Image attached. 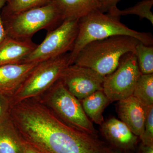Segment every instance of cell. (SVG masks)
Wrapping results in <instances>:
<instances>
[{
  "instance_id": "6da1fadb",
  "label": "cell",
  "mask_w": 153,
  "mask_h": 153,
  "mask_svg": "<svg viewBox=\"0 0 153 153\" xmlns=\"http://www.w3.org/2000/svg\"><path fill=\"white\" fill-rule=\"evenodd\" d=\"M10 117L26 143L41 153H109L104 143L60 120L38 98L11 105Z\"/></svg>"
},
{
  "instance_id": "7a4b0ae2",
  "label": "cell",
  "mask_w": 153,
  "mask_h": 153,
  "mask_svg": "<svg viewBox=\"0 0 153 153\" xmlns=\"http://www.w3.org/2000/svg\"><path fill=\"white\" fill-rule=\"evenodd\" d=\"M117 36L134 37L147 46L153 44V36L150 33L132 30L121 23L119 18L96 11L78 21L77 37L73 50L69 53L70 64H73L79 51L88 43Z\"/></svg>"
},
{
  "instance_id": "3957f363",
  "label": "cell",
  "mask_w": 153,
  "mask_h": 153,
  "mask_svg": "<svg viewBox=\"0 0 153 153\" xmlns=\"http://www.w3.org/2000/svg\"><path fill=\"white\" fill-rule=\"evenodd\" d=\"M140 42L136 38L126 36L92 41L79 51L73 64L91 68L105 76L117 68L124 55L134 53Z\"/></svg>"
},
{
  "instance_id": "277c9868",
  "label": "cell",
  "mask_w": 153,
  "mask_h": 153,
  "mask_svg": "<svg viewBox=\"0 0 153 153\" xmlns=\"http://www.w3.org/2000/svg\"><path fill=\"white\" fill-rule=\"evenodd\" d=\"M1 15L7 36L21 41L31 40L40 30H54L64 21L54 0L20 13Z\"/></svg>"
},
{
  "instance_id": "5b68a950",
  "label": "cell",
  "mask_w": 153,
  "mask_h": 153,
  "mask_svg": "<svg viewBox=\"0 0 153 153\" xmlns=\"http://www.w3.org/2000/svg\"><path fill=\"white\" fill-rule=\"evenodd\" d=\"M37 98L66 124L97 136L93 123L85 114L80 101L68 91L60 80Z\"/></svg>"
},
{
  "instance_id": "8992f818",
  "label": "cell",
  "mask_w": 153,
  "mask_h": 153,
  "mask_svg": "<svg viewBox=\"0 0 153 153\" xmlns=\"http://www.w3.org/2000/svg\"><path fill=\"white\" fill-rule=\"evenodd\" d=\"M70 65L69 53L38 63L10 97L11 105L40 97L60 79Z\"/></svg>"
},
{
  "instance_id": "52a82bcc",
  "label": "cell",
  "mask_w": 153,
  "mask_h": 153,
  "mask_svg": "<svg viewBox=\"0 0 153 153\" xmlns=\"http://www.w3.org/2000/svg\"><path fill=\"white\" fill-rule=\"evenodd\" d=\"M78 21L65 19L57 27L48 32L43 41L23 63H40L71 52L78 34Z\"/></svg>"
},
{
  "instance_id": "ba28073f",
  "label": "cell",
  "mask_w": 153,
  "mask_h": 153,
  "mask_svg": "<svg viewBox=\"0 0 153 153\" xmlns=\"http://www.w3.org/2000/svg\"><path fill=\"white\" fill-rule=\"evenodd\" d=\"M141 74L134 53H127L114 71L105 76L103 92L111 102L127 98L132 95Z\"/></svg>"
},
{
  "instance_id": "9c48e42d",
  "label": "cell",
  "mask_w": 153,
  "mask_h": 153,
  "mask_svg": "<svg viewBox=\"0 0 153 153\" xmlns=\"http://www.w3.org/2000/svg\"><path fill=\"white\" fill-rule=\"evenodd\" d=\"M105 77L91 68L72 64L65 68L59 80L81 101L95 91L103 90Z\"/></svg>"
},
{
  "instance_id": "30bf717a",
  "label": "cell",
  "mask_w": 153,
  "mask_h": 153,
  "mask_svg": "<svg viewBox=\"0 0 153 153\" xmlns=\"http://www.w3.org/2000/svg\"><path fill=\"white\" fill-rule=\"evenodd\" d=\"M118 102L117 114L120 120L133 133L140 137L143 132L147 106L133 95Z\"/></svg>"
},
{
  "instance_id": "8fae6325",
  "label": "cell",
  "mask_w": 153,
  "mask_h": 153,
  "mask_svg": "<svg viewBox=\"0 0 153 153\" xmlns=\"http://www.w3.org/2000/svg\"><path fill=\"white\" fill-rule=\"evenodd\" d=\"M39 63L0 66V92L11 97Z\"/></svg>"
},
{
  "instance_id": "7c38bea8",
  "label": "cell",
  "mask_w": 153,
  "mask_h": 153,
  "mask_svg": "<svg viewBox=\"0 0 153 153\" xmlns=\"http://www.w3.org/2000/svg\"><path fill=\"white\" fill-rule=\"evenodd\" d=\"M100 126L101 131L105 137L117 148L131 149L136 145L138 137L120 120L111 118Z\"/></svg>"
},
{
  "instance_id": "4fadbf2b",
  "label": "cell",
  "mask_w": 153,
  "mask_h": 153,
  "mask_svg": "<svg viewBox=\"0 0 153 153\" xmlns=\"http://www.w3.org/2000/svg\"><path fill=\"white\" fill-rule=\"evenodd\" d=\"M37 46L32 39L21 41L7 36L0 44V66L23 63Z\"/></svg>"
},
{
  "instance_id": "5bb4252c",
  "label": "cell",
  "mask_w": 153,
  "mask_h": 153,
  "mask_svg": "<svg viewBox=\"0 0 153 153\" xmlns=\"http://www.w3.org/2000/svg\"><path fill=\"white\" fill-rule=\"evenodd\" d=\"M26 146L8 115L0 121V153H25Z\"/></svg>"
},
{
  "instance_id": "9a60e30c",
  "label": "cell",
  "mask_w": 153,
  "mask_h": 153,
  "mask_svg": "<svg viewBox=\"0 0 153 153\" xmlns=\"http://www.w3.org/2000/svg\"><path fill=\"white\" fill-rule=\"evenodd\" d=\"M63 19L79 20L94 12L101 11L98 0H54Z\"/></svg>"
},
{
  "instance_id": "2e32d148",
  "label": "cell",
  "mask_w": 153,
  "mask_h": 153,
  "mask_svg": "<svg viewBox=\"0 0 153 153\" xmlns=\"http://www.w3.org/2000/svg\"><path fill=\"white\" fill-rule=\"evenodd\" d=\"M83 110L91 122L101 125L104 121L103 114L104 109L111 102L103 90H99L81 100Z\"/></svg>"
},
{
  "instance_id": "e0dca14e",
  "label": "cell",
  "mask_w": 153,
  "mask_h": 153,
  "mask_svg": "<svg viewBox=\"0 0 153 153\" xmlns=\"http://www.w3.org/2000/svg\"><path fill=\"white\" fill-rule=\"evenodd\" d=\"M153 5V0H143L133 7L123 10L118 9L117 6L112 7L108 13L111 16L120 18L126 15H136L140 19H147L153 25V14L151 11Z\"/></svg>"
},
{
  "instance_id": "ac0fdd59",
  "label": "cell",
  "mask_w": 153,
  "mask_h": 153,
  "mask_svg": "<svg viewBox=\"0 0 153 153\" xmlns=\"http://www.w3.org/2000/svg\"><path fill=\"white\" fill-rule=\"evenodd\" d=\"M132 95L145 106L153 105V74L141 75Z\"/></svg>"
},
{
  "instance_id": "d6986e66",
  "label": "cell",
  "mask_w": 153,
  "mask_h": 153,
  "mask_svg": "<svg viewBox=\"0 0 153 153\" xmlns=\"http://www.w3.org/2000/svg\"><path fill=\"white\" fill-rule=\"evenodd\" d=\"M141 74H153V47L140 42L134 52Z\"/></svg>"
},
{
  "instance_id": "ffe728a7",
  "label": "cell",
  "mask_w": 153,
  "mask_h": 153,
  "mask_svg": "<svg viewBox=\"0 0 153 153\" xmlns=\"http://www.w3.org/2000/svg\"><path fill=\"white\" fill-rule=\"evenodd\" d=\"M53 0H6L1 14L17 13L30 9L45 5Z\"/></svg>"
},
{
  "instance_id": "44dd1931",
  "label": "cell",
  "mask_w": 153,
  "mask_h": 153,
  "mask_svg": "<svg viewBox=\"0 0 153 153\" xmlns=\"http://www.w3.org/2000/svg\"><path fill=\"white\" fill-rule=\"evenodd\" d=\"M140 139L143 144L153 146V105L146 107L143 132Z\"/></svg>"
},
{
  "instance_id": "7402d4cb",
  "label": "cell",
  "mask_w": 153,
  "mask_h": 153,
  "mask_svg": "<svg viewBox=\"0 0 153 153\" xmlns=\"http://www.w3.org/2000/svg\"><path fill=\"white\" fill-rule=\"evenodd\" d=\"M10 97L0 92V121L10 114Z\"/></svg>"
},
{
  "instance_id": "603a6c76",
  "label": "cell",
  "mask_w": 153,
  "mask_h": 153,
  "mask_svg": "<svg viewBox=\"0 0 153 153\" xmlns=\"http://www.w3.org/2000/svg\"><path fill=\"white\" fill-rule=\"evenodd\" d=\"M6 2V0H0V44L7 36L1 15V11L5 5Z\"/></svg>"
},
{
  "instance_id": "cb8c5ba5",
  "label": "cell",
  "mask_w": 153,
  "mask_h": 153,
  "mask_svg": "<svg viewBox=\"0 0 153 153\" xmlns=\"http://www.w3.org/2000/svg\"><path fill=\"white\" fill-rule=\"evenodd\" d=\"M101 6V11L109 10L112 7L116 6L117 3L120 0H98Z\"/></svg>"
},
{
  "instance_id": "d4e9b609",
  "label": "cell",
  "mask_w": 153,
  "mask_h": 153,
  "mask_svg": "<svg viewBox=\"0 0 153 153\" xmlns=\"http://www.w3.org/2000/svg\"><path fill=\"white\" fill-rule=\"evenodd\" d=\"M140 153H153V146H147L142 144Z\"/></svg>"
},
{
  "instance_id": "484cf974",
  "label": "cell",
  "mask_w": 153,
  "mask_h": 153,
  "mask_svg": "<svg viewBox=\"0 0 153 153\" xmlns=\"http://www.w3.org/2000/svg\"><path fill=\"white\" fill-rule=\"evenodd\" d=\"M25 153H41L35 148L26 143Z\"/></svg>"
},
{
  "instance_id": "4316f807",
  "label": "cell",
  "mask_w": 153,
  "mask_h": 153,
  "mask_svg": "<svg viewBox=\"0 0 153 153\" xmlns=\"http://www.w3.org/2000/svg\"><path fill=\"white\" fill-rule=\"evenodd\" d=\"M109 153H115L112 152H111V151Z\"/></svg>"
}]
</instances>
